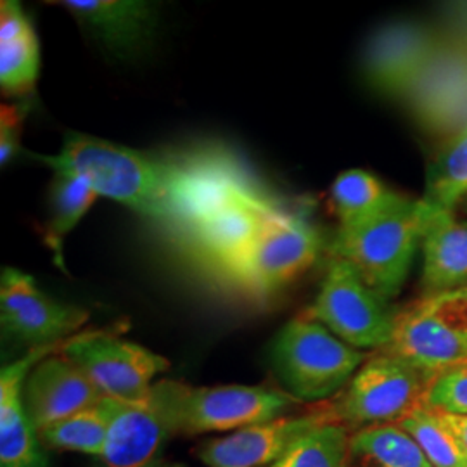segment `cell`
Returning a JSON list of instances; mask_svg holds the SVG:
<instances>
[{"instance_id":"obj_1","label":"cell","mask_w":467,"mask_h":467,"mask_svg":"<svg viewBox=\"0 0 467 467\" xmlns=\"http://www.w3.org/2000/svg\"><path fill=\"white\" fill-rule=\"evenodd\" d=\"M54 171L82 177L98 196L117 201L140 217L163 225L171 173L170 156H154L106 139L67 132L56 154H34Z\"/></svg>"},{"instance_id":"obj_2","label":"cell","mask_w":467,"mask_h":467,"mask_svg":"<svg viewBox=\"0 0 467 467\" xmlns=\"http://www.w3.org/2000/svg\"><path fill=\"white\" fill-rule=\"evenodd\" d=\"M433 215L424 201L401 196L368 222L337 229L331 254L350 264L368 287L391 301L400 295Z\"/></svg>"},{"instance_id":"obj_3","label":"cell","mask_w":467,"mask_h":467,"mask_svg":"<svg viewBox=\"0 0 467 467\" xmlns=\"http://www.w3.org/2000/svg\"><path fill=\"white\" fill-rule=\"evenodd\" d=\"M171 173L163 227L182 244L208 218L264 189L227 150L201 146L170 154Z\"/></svg>"},{"instance_id":"obj_4","label":"cell","mask_w":467,"mask_h":467,"mask_svg":"<svg viewBox=\"0 0 467 467\" xmlns=\"http://www.w3.org/2000/svg\"><path fill=\"white\" fill-rule=\"evenodd\" d=\"M277 379L295 400H327L350 383L364 366L366 355L314 318L289 320L275 336L270 350Z\"/></svg>"},{"instance_id":"obj_5","label":"cell","mask_w":467,"mask_h":467,"mask_svg":"<svg viewBox=\"0 0 467 467\" xmlns=\"http://www.w3.org/2000/svg\"><path fill=\"white\" fill-rule=\"evenodd\" d=\"M434 374L383 351L364 362L329 409L336 422L350 426L397 424L424 397Z\"/></svg>"},{"instance_id":"obj_6","label":"cell","mask_w":467,"mask_h":467,"mask_svg":"<svg viewBox=\"0 0 467 467\" xmlns=\"http://www.w3.org/2000/svg\"><path fill=\"white\" fill-rule=\"evenodd\" d=\"M399 310L362 281L350 264L331 258L317 298L305 314L357 350H384Z\"/></svg>"},{"instance_id":"obj_7","label":"cell","mask_w":467,"mask_h":467,"mask_svg":"<svg viewBox=\"0 0 467 467\" xmlns=\"http://www.w3.org/2000/svg\"><path fill=\"white\" fill-rule=\"evenodd\" d=\"M320 251L317 229L303 215L277 206L268 213L231 281L251 296L267 298L303 275L317 262Z\"/></svg>"},{"instance_id":"obj_8","label":"cell","mask_w":467,"mask_h":467,"mask_svg":"<svg viewBox=\"0 0 467 467\" xmlns=\"http://www.w3.org/2000/svg\"><path fill=\"white\" fill-rule=\"evenodd\" d=\"M187 384L161 379L140 400L115 401L104 467H150L170 438L181 434Z\"/></svg>"},{"instance_id":"obj_9","label":"cell","mask_w":467,"mask_h":467,"mask_svg":"<svg viewBox=\"0 0 467 467\" xmlns=\"http://www.w3.org/2000/svg\"><path fill=\"white\" fill-rule=\"evenodd\" d=\"M61 351L111 400H140L170 368L165 357L108 331L77 334Z\"/></svg>"},{"instance_id":"obj_10","label":"cell","mask_w":467,"mask_h":467,"mask_svg":"<svg viewBox=\"0 0 467 467\" xmlns=\"http://www.w3.org/2000/svg\"><path fill=\"white\" fill-rule=\"evenodd\" d=\"M88 312L44 295L32 275L4 268L0 277V322L9 337L30 348L63 343L77 336Z\"/></svg>"},{"instance_id":"obj_11","label":"cell","mask_w":467,"mask_h":467,"mask_svg":"<svg viewBox=\"0 0 467 467\" xmlns=\"http://www.w3.org/2000/svg\"><path fill=\"white\" fill-rule=\"evenodd\" d=\"M296 401L267 386H187L181 434L234 433L287 416Z\"/></svg>"},{"instance_id":"obj_12","label":"cell","mask_w":467,"mask_h":467,"mask_svg":"<svg viewBox=\"0 0 467 467\" xmlns=\"http://www.w3.org/2000/svg\"><path fill=\"white\" fill-rule=\"evenodd\" d=\"M277 206L265 191L239 198L200 225L185 246L231 279L262 231L268 213Z\"/></svg>"},{"instance_id":"obj_13","label":"cell","mask_w":467,"mask_h":467,"mask_svg":"<svg viewBox=\"0 0 467 467\" xmlns=\"http://www.w3.org/2000/svg\"><path fill=\"white\" fill-rule=\"evenodd\" d=\"M104 397L63 351L50 353L28 372L23 407L35 431L85 410Z\"/></svg>"},{"instance_id":"obj_14","label":"cell","mask_w":467,"mask_h":467,"mask_svg":"<svg viewBox=\"0 0 467 467\" xmlns=\"http://www.w3.org/2000/svg\"><path fill=\"white\" fill-rule=\"evenodd\" d=\"M383 351L438 374L467 362V329L443 317L422 298L397 314L391 341Z\"/></svg>"},{"instance_id":"obj_15","label":"cell","mask_w":467,"mask_h":467,"mask_svg":"<svg viewBox=\"0 0 467 467\" xmlns=\"http://www.w3.org/2000/svg\"><path fill=\"white\" fill-rule=\"evenodd\" d=\"M334 420L331 412L283 416L237 430L201 445L198 455L206 467H268L277 462L303 434Z\"/></svg>"},{"instance_id":"obj_16","label":"cell","mask_w":467,"mask_h":467,"mask_svg":"<svg viewBox=\"0 0 467 467\" xmlns=\"http://www.w3.org/2000/svg\"><path fill=\"white\" fill-rule=\"evenodd\" d=\"M436 52L433 36L418 25H388L368 40L364 59L368 82L388 96L409 98Z\"/></svg>"},{"instance_id":"obj_17","label":"cell","mask_w":467,"mask_h":467,"mask_svg":"<svg viewBox=\"0 0 467 467\" xmlns=\"http://www.w3.org/2000/svg\"><path fill=\"white\" fill-rule=\"evenodd\" d=\"M32 348L0 372V467H49V459L23 407V384L28 372L65 343Z\"/></svg>"},{"instance_id":"obj_18","label":"cell","mask_w":467,"mask_h":467,"mask_svg":"<svg viewBox=\"0 0 467 467\" xmlns=\"http://www.w3.org/2000/svg\"><path fill=\"white\" fill-rule=\"evenodd\" d=\"M61 5L108 52L127 59L150 46L156 9L142 0H63Z\"/></svg>"},{"instance_id":"obj_19","label":"cell","mask_w":467,"mask_h":467,"mask_svg":"<svg viewBox=\"0 0 467 467\" xmlns=\"http://www.w3.org/2000/svg\"><path fill=\"white\" fill-rule=\"evenodd\" d=\"M424 298L467 285V218L455 212H434L420 243Z\"/></svg>"},{"instance_id":"obj_20","label":"cell","mask_w":467,"mask_h":467,"mask_svg":"<svg viewBox=\"0 0 467 467\" xmlns=\"http://www.w3.org/2000/svg\"><path fill=\"white\" fill-rule=\"evenodd\" d=\"M99 196L85 182L69 171L54 170L50 184L49 213L42 227V239L52 251L57 267L65 268L63 244L67 234L85 217Z\"/></svg>"},{"instance_id":"obj_21","label":"cell","mask_w":467,"mask_h":467,"mask_svg":"<svg viewBox=\"0 0 467 467\" xmlns=\"http://www.w3.org/2000/svg\"><path fill=\"white\" fill-rule=\"evenodd\" d=\"M348 467H431L399 424H374L350 434Z\"/></svg>"},{"instance_id":"obj_22","label":"cell","mask_w":467,"mask_h":467,"mask_svg":"<svg viewBox=\"0 0 467 467\" xmlns=\"http://www.w3.org/2000/svg\"><path fill=\"white\" fill-rule=\"evenodd\" d=\"M400 198L401 194L386 187L376 175L358 168L341 171L331 185V206L339 229L368 222Z\"/></svg>"},{"instance_id":"obj_23","label":"cell","mask_w":467,"mask_h":467,"mask_svg":"<svg viewBox=\"0 0 467 467\" xmlns=\"http://www.w3.org/2000/svg\"><path fill=\"white\" fill-rule=\"evenodd\" d=\"M467 192V123L453 130L426 168L422 201L434 212H455Z\"/></svg>"},{"instance_id":"obj_24","label":"cell","mask_w":467,"mask_h":467,"mask_svg":"<svg viewBox=\"0 0 467 467\" xmlns=\"http://www.w3.org/2000/svg\"><path fill=\"white\" fill-rule=\"evenodd\" d=\"M113 409L115 401L102 399L99 403L36 431L38 440L47 449L80 451L100 459L111 428Z\"/></svg>"},{"instance_id":"obj_25","label":"cell","mask_w":467,"mask_h":467,"mask_svg":"<svg viewBox=\"0 0 467 467\" xmlns=\"http://www.w3.org/2000/svg\"><path fill=\"white\" fill-rule=\"evenodd\" d=\"M350 434L347 426L329 420L300 440L268 467H348Z\"/></svg>"},{"instance_id":"obj_26","label":"cell","mask_w":467,"mask_h":467,"mask_svg":"<svg viewBox=\"0 0 467 467\" xmlns=\"http://www.w3.org/2000/svg\"><path fill=\"white\" fill-rule=\"evenodd\" d=\"M397 424L414 438L431 467H467V459L457 441L426 405L414 409Z\"/></svg>"},{"instance_id":"obj_27","label":"cell","mask_w":467,"mask_h":467,"mask_svg":"<svg viewBox=\"0 0 467 467\" xmlns=\"http://www.w3.org/2000/svg\"><path fill=\"white\" fill-rule=\"evenodd\" d=\"M38 42L35 34L0 46V87L5 96H25L38 77Z\"/></svg>"},{"instance_id":"obj_28","label":"cell","mask_w":467,"mask_h":467,"mask_svg":"<svg viewBox=\"0 0 467 467\" xmlns=\"http://www.w3.org/2000/svg\"><path fill=\"white\" fill-rule=\"evenodd\" d=\"M424 405L436 412L467 416V362L434 374Z\"/></svg>"},{"instance_id":"obj_29","label":"cell","mask_w":467,"mask_h":467,"mask_svg":"<svg viewBox=\"0 0 467 467\" xmlns=\"http://www.w3.org/2000/svg\"><path fill=\"white\" fill-rule=\"evenodd\" d=\"M25 109L16 104H2L0 108V163L5 167L19 150Z\"/></svg>"},{"instance_id":"obj_30","label":"cell","mask_w":467,"mask_h":467,"mask_svg":"<svg viewBox=\"0 0 467 467\" xmlns=\"http://www.w3.org/2000/svg\"><path fill=\"white\" fill-rule=\"evenodd\" d=\"M35 34L34 26L23 7L13 0H2L0 4V46L13 44L28 35Z\"/></svg>"},{"instance_id":"obj_31","label":"cell","mask_w":467,"mask_h":467,"mask_svg":"<svg viewBox=\"0 0 467 467\" xmlns=\"http://www.w3.org/2000/svg\"><path fill=\"white\" fill-rule=\"evenodd\" d=\"M436 312L449 318L455 326L467 329V285L457 291L426 298Z\"/></svg>"},{"instance_id":"obj_32","label":"cell","mask_w":467,"mask_h":467,"mask_svg":"<svg viewBox=\"0 0 467 467\" xmlns=\"http://www.w3.org/2000/svg\"><path fill=\"white\" fill-rule=\"evenodd\" d=\"M434 414L438 416L440 422L449 430L451 438L457 441L459 449L467 459V416L445 414V412H436V410H434Z\"/></svg>"},{"instance_id":"obj_33","label":"cell","mask_w":467,"mask_h":467,"mask_svg":"<svg viewBox=\"0 0 467 467\" xmlns=\"http://www.w3.org/2000/svg\"><path fill=\"white\" fill-rule=\"evenodd\" d=\"M150 467H187L184 464H179V462H167V461H156L154 464H150Z\"/></svg>"},{"instance_id":"obj_34","label":"cell","mask_w":467,"mask_h":467,"mask_svg":"<svg viewBox=\"0 0 467 467\" xmlns=\"http://www.w3.org/2000/svg\"><path fill=\"white\" fill-rule=\"evenodd\" d=\"M455 213H466L467 215V192L462 196V200L459 201V204L455 208Z\"/></svg>"}]
</instances>
